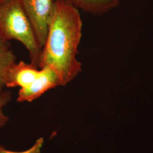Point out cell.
<instances>
[{"label": "cell", "mask_w": 153, "mask_h": 153, "mask_svg": "<svg viewBox=\"0 0 153 153\" xmlns=\"http://www.w3.org/2000/svg\"><path fill=\"white\" fill-rule=\"evenodd\" d=\"M85 12L94 15H102L119 5L120 0H65Z\"/></svg>", "instance_id": "cell-6"}, {"label": "cell", "mask_w": 153, "mask_h": 153, "mask_svg": "<svg viewBox=\"0 0 153 153\" xmlns=\"http://www.w3.org/2000/svg\"><path fill=\"white\" fill-rule=\"evenodd\" d=\"M16 60L9 42L0 38V93L5 88L7 73Z\"/></svg>", "instance_id": "cell-7"}, {"label": "cell", "mask_w": 153, "mask_h": 153, "mask_svg": "<svg viewBox=\"0 0 153 153\" xmlns=\"http://www.w3.org/2000/svg\"><path fill=\"white\" fill-rule=\"evenodd\" d=\"M0 38L22 43L27 50L30 62L39 68L42 48L21 0H7L0 4Z\"/></svg>", "instance_id": "cell-2"}, {"label": "cell", "mask_w": 153, "mask_h": 153, "mask_svg": "<svg viewBox=\"0 0 153 153\" xmlns=\"http://www.w3.org/2000/svg\"><path fill=\"white\" fill-rule=\"evenodd\" d=\"M44 143L43 138L41 137L38 139L35 144L29 149L23 152H13L6 149L2 145H0V153H40L41 149L43 146Z\"/></svg>", "instance_id": "cell-9"}, {"label": "cell", "mask_w": 153, "mask_h": 153, "mask_svg": "<svg viewBox=\"0 0 153 153\" xmlns=\"http://www.w3.org/2000/svg\"><path fill=\"white\" fill-rule=\"evenodd\" d=\"M82 31L79 10L65 0H55L39 68L53 69L61 86L71 82L82 71V64L77 59Z\"/></svg>", "instance_id": "cell-1"}, {"label": "cell", "mask_w": 153, "mask_h": 153, "mask_svg": "<svg viewBox=\"0 0 153 153\" xmlns=\"http://www.w3.org/2000/svg\"><path fill=\"white\" fill-rule=\"evenodd\" d=\"M11 99L12 93L10 91L3 90L0 93V128L5 126L9 120V117L3 112V108L11 101Z\"/></svg>", "instance_id": "cell-8"}, {"label": "cell", "mask_w": 153, "mask_h": 153, "mask_svg": "<svg viewBox=\"0 0 153 153\" xmlns=\"http://www.w3.org/2000/svg\"><path fill=\"white\" fill-rule=\"evenodd\" d=\"M39 69L32 63L23 61L16 62L7 71L5 79V87L26 88L35 80L38 75Z\"/></svg>", "instance_id": "cell-5"}, {"label": "cell", "mask_w": 153, "mask_h": 153, "mask_svg": "<svg viewBox=\"0 0 153 153\" xmlns=\"http://www.w3.org/2000/svg\"><path fill=\"white\" fill-rule=\"evenodd\" d=\"M21 2L42 48L47 38L55 0H21Z\"/></svg>", "instance_id": "cell-3"}, {"label": "cell", "mask_w": 153, "mask_h": 153, "mask_svg": "<svg viewBox=\"0 0 153 153\" xmlns=\"http://www.w3.org/2000/svg\"><path fill=\"white\" fill-rule=\"evenodd\" d=\"M61 86L60 78L51 67L45 66L39 69L38 75L30 85L20 88L17 101L31 102L50 89Z\"/></svg>", "instance_id": "cell-4"}, {"label": "cell", "mask_w": 153, "mask_h": 153, "mask_svg": "<svg viewBox=\"0 0 153 153\" xmlns=\"http://www.w3.org/2000/svg\"><path fill=\"white\" fill-rule=\"evenodd\" d=\"M6 1H7V0H0V4H1V3H2V2H5Z\"/></svg>", "instance_id": "cell-10"}]
</instances>
